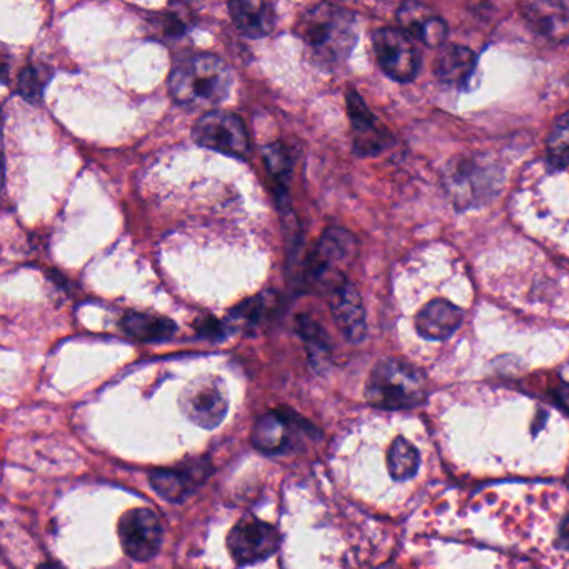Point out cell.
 Returning <instances> with one entry per match:
<instances>
[{"instance_id":"1","label":"cell","mask_w":569,"mask_h":569,"mask_svg":"<svg viewBox=\"0 0 569 569\" xmlns=\"http://www.w3.org/2000/svg\"><path fill=\"white\" fill-rule=\"evenodd\" d=\"M297 35L323 68L343 64L357 41L356 18L347 9L334 4H317L301 16Z\"/></svg>"},{"instance_id":"2","label":"cell","mask_w":569,"mask_h":569,"mask_svg":"<svg viewBox=\"0 0 569 569\" xmlns=\"http://www.w3.org/2000/svg\"><path fill=\"white\" fill-rule=\"evenodd\" d=\"M233 85L230 65L213 54L182 59L169 78V91L177 104L189 109H211L224 102Z\"/></svg>"},{"instance_id":"3","label":"cell","mask_w":569,"mask_h":569,"mask_svg":"<svg viewBox=\"0 0 569 569\" xmlns=\"http://www.w3.org/2000/svg\"><path fill=\"white\" fill-rule=\"evenodd\" d=\"M428 379L408 360L385 359L370 370L366 399L374 408L411 409L425 403Z\"/></svg>"},{"instance_id":"4","label":"cell","mask_w":569,"mask_h":569,"mask_svg":"<svg viewBox=\"0 0 569 569\" xmlns=\"http://www.w3.org/2000/svg\"><path fill=\"white\" fill-rule=\"evenodd\" d=\"M357 256V240L343 227H329L317 241L307 261V280L321 293L329 296L346 283V267Z\"/></svg>"},{"instance_id":"5","label":"cell","mask_w":569,"mask_h":569,"mask_svg":"<svg viewBox=\"0 0 569 569\" xmlns=\"http://www.w3.org/2000/svg\"><path fill=\"white\" fill-rule=\"evenodd\" d=\"M179 406L189 421L204 429H214L230 411V395L221 377L206 374L182 389Z\"/></svg>"},{"instance_id":"6","label":"cell","mask_w":569,"mask_h":569,"mask_svg":"<svg viewBox=\"0 0 569 569\" xmlns=\"http://www.w3.org/2000/svg\"><path fill=\"white\" fill-rule=\"evenodd\" d=\"M314 428L306 419L289 409H276L257 419L253 429V445L266 455H286L303 448L314 438Z\"/></svg>"},{"instance_id":"7","label":"cell","mask_w":569,"mask_h":569,"mask_svg":"<svg viewBox=\"0 0 569 569\" xmlns=\"http://www.w3.org/2000/svg\"><path fill=\"white\" fill-rule=\"evenodd\" d=\"M193 139L203 148L221 154L244 158L250 151V135L246 125L233 112L207 111L194 124Z\"/></svg>"},{"instance_id":"8","label":"cell","mask_w":569,"mask_h":569,"mask_svg":"<svg viewBox=\"0 0 569 569\" xmlns=\"http://www.w3.org/2000/svg\"><path fill=\"white\" fill-rule=\"evenodd\" d=\"M498 185V171L475 159H463L456 162L446 174V189L459 210L485 203Z\"/></svg>"},{"instance_id":"9","label":"cell","mask_w":569,"mask_h":569,"mask_svg":"<svg viewBox=\"0 0 569 569\" xmlns=\"http://www.w3.org/2000/svg\"><path fill=\"white\" fill-rule=\"evenodd\" d=\"M415 39L403 29L386 28L373 38L377 64L396 82H411L418 75L421 59Z\"/></svg>"},{"instance_id":"10","label":"cell","mask_w":569,"mask_h":569,"mask_svg":"<svg viewBox=\"0 0 569 569\" xmlns=\"http://www.w3.org/2000/svg\"><path fill=\"white\" fill-rule=\"evenodd\" d=\"M281 546V532L273 525L247 515L227 536V548L240 566L254 565L276 555Z\"/></svg>"},{"instance_id":"11","label":"cell","mask_w":569,"mask_h":569,"mask_svg":"<svg viewBox=\"0 0 569 569\" xmlns=\"http://www.w3.org/2000/svg\"><path fill=\"white\" fill-rule=\"evenodd\" d=\"M119 538L129 558L134 561H149L161 551V521L152 509H131L119 521Z\"/></svg>"},{"instance_id":"12","label":"cell","mask_w":569,"mask_h":569,"mask_svg":"<svg viewBox=\"0 0 569 569\" xmlns=\"http://www.w3.org/2000/svg\"><path fill=\"white\" fill-rule=\"evenodd\" d=\"M213 473L207 459H189L174 469H154L149 476L152 489L167 502H182Z\"/></svg>"},{"instance_id":"13","label":"cell","mask_w":569,"mask_h":569,"mask_svg":"<svg viewBox=\"0 0 569 569\" xmlns=\"http://www.w3.org/2000/svg\"><path fill=\"white\" fill-rule=\"evenodd\" d=\"M346 101L357 155H376L393 144L392 134L374 118L356 91L347 92Z\"/></svg>"},{"instance_id":"14","label":"cell","mask_w":569,"mask_h":569,"mask_svg":"<svg viewBox=\"0 0 569 569\" xmlns=\"http://www.w3.org/2000/svg\"><path fill=\"white\" fill-rule=\"evenodd\" d=\"M331 313L343 336L350 343H360L366 337V309L359 291L349 281L341 284L327 296Z\"/></svg>"},{"instance_id":"15","label":"cell","mask_w":569,"mask_h":569,"mask_svg":"<svg viewBox=\"0 0 569 569\" xmlns=\"http://www.w3.org/2000/svg\"><path fill=\"white\" fill-rule=\"evenodd\" d=\"M398 21L406 34L428 48H439L448 39V24L426 6L408 2L399 9Z\"/></svg>"},{"instance_id":"16","label":"cell","mask_w":569,"mask_h":569,"mask_svg":"<svg viewBox=\"0 0 569 569\" xmlns=\"http://www.w3.org/2000/svg\"><path fill=\"white\" fill-rule=\"evenodd\" d=\"M461 324L463 311L446 299L431 301L416 316L419 336L429 341L448 339Z\"/></svg>"},{"instance_id":"17","label":"cell","mask_w":569,"mask_h":569,"mask_svg":"<svg viewBox=\"0 0 569 569\" xmlns=\"http://www.w3.org/2000/svg\"><path fill=\"white\" fill-rule=\"evenodd\" d=\"M231 18L236 28L247 38H264L273 32L276 26V11L273 4L257 0H240L231 2Z\"/></svg>"},{"instance_id":"18","label":"cell","mask_w":569,"mask_h":569,"mask_svg":"<svg viewBox=\"0 0 569 569\" xmlns=\"http://www.w3.org/2000/svg\"><path fill=\"white\" fill-rule=\"evenodd\" d=\"M476 71V55L465 45L449 44L441 49L435 62V74L445 84L463 88Z\"/></svg>"},{"instance_id":"19","label":"cell","mask_w":569,"mask_h":569,"mask_svg":"<svg viewBox=\"0 0 569 569\" xmlns=\"http://www.w3.org/2000/svg\"><path fill=\"white\" fill-rule=\"evenodd\" d=\"M525 18L538 34L562 39L569 34V6L556 2H536L525 6Z\"/></svg>"},{"instance_id":"20","label":"cell","mask_w":569,"mask_h":569,"mask_svg":"<svg viewBox=\"0 0 569 569\" xmlns=\"http://www.w3.org/2000/svg\"><path fill=\"white\" fill-rule=\"evenodd\" d=\"M125 334L142 343H159L174 336L177 326L167 317L144 313H128L121 321Z\"/></svg>"},{"instance_id":"21","label":"cell","mask_w":569,"mask_h":569,"mask_svg":"<svg viewBox=\"0 0 569 569\" xmlns=\"http://www.w3.org/2000/svg\"><path fill=\"white\" fill-rule=\"evenodd\" d=\"M277 306L280 303L274 294L263 293L260 296L251 297L234 307L233 313L227 317V326L233 329H253L270 319L276 313Z\"/></svg>"},{"instance_id":"22","label":"cell","mask_w":569,"mask_h":569,"mask_svg":"<svg viewBox=\"0 0 569 569\" xmlns=\"http://www.w3.org/2000/svg\"><path fill=\"white\" fill-rule=\"evenodd\" d=\"M388 468L393 478L398 479V481L413 478L419 468L418 449L406 439H396L392 449H389Z\"/></svg>"},{"instance_id":"23","label":"cell","mask_w":569,"mask_h":569,"mask_svg":"<svg viewBox=\"0 0 569 569\" xmlns=\"http://www.w3.org/2000/svg\"><path fill=\"white\" fill-rule=\"evenodd\" d=\"M297 329H299L301 337L306 343L311 359L317 364L326 363L331 353V341L326 331L307 316L299 317Z\"/></svg>"},{"instance_id":"24","label":"cell","mask_w":569,"mask_h":569,"mask_svg":"<svg viewBox=\"0 0 569 569\" xmlns=\"http://www.w3.org/2000/svg\"><path fill=\"white\" fill-rule=\"evenodd\" d=\"M546 154L551 167L565 169L569 165V112L556 121L546 145Z\"/></svg>"},{"instance_id":"25","label":"cell","mask_w":569,"mask_h":569,"mask_svg":"<svg viewBox=\"0 0 569 569\" xmlns=\"http://www.w3.org/2000/svg\"><path fill=\"white\" fill-rule=\"evenodd\" d=\"M52 71L45 65H29L19 75L18 91L22 98L31 102H38L44 94L49 81H51Z\"/></svg>"},{"instance_id":"26","label":"cell","mask_w":569,"mask_h":569,"mask_svg":"<svg viewBox=\"0 0 569 569\" xmlns=\"http://www.w3.org/2000/svg\"><path fill=\"white\" fill-rule=\"evenodd\" d=\"M264 161L271 175L276 179L277 185L284 187L291 172V158L287 155L286 149L281 144L267 145L264 149Z\"/></svg>"},{"instance_id":"27","label":"cell","mask_w":569,"mask_h":569,"mask_svg":"<svg viewBox=\"0 0 569 569\" xmlns=\"http://www.w3.org/2000/svg\"><path fill=\"white\" fill-rule=\"evenodd\" d=\"M197 333L204 337H211V339H217L221 337V334L224 333L223 323H220L217 319H200L197 323Z\"/></svg>"},{"instance_id":"28","label":"cell","mask_w":569,"mask_h":569,"mask_svg":"<svg viewBox=\"0 0 569 569\" xmlns=\"http://www.w3.org/2000/svg\"><path fill=\"white\" fill-rule=\"evenodd\" d=\"M556 398H558L559 405L565 408V411L569 415V383L568 385H562L561 388L556 393Z\"/></svg>"},{"instance_id":"29","label":"cell","mask_w":569,"mask_h":569,"mask_svg":"<svg viewBox=\"0 0 569 569\" xmlns=\"http://www.w3.org/2000/svg\"><path fill=\"white\" fill-rule=\"evenodd\" d=\"M38 569H64V568H61V566H59V565H51V562H49V565L39 566Z\"/></svg>"}]
</instances>
